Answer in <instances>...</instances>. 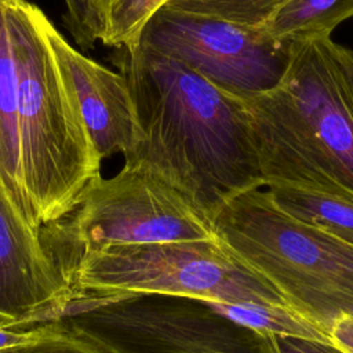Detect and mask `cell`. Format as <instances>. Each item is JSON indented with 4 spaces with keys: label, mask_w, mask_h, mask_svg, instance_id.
I'll use <instances>...</instances> for the list:
<instances>
[{
    "label": "cell",
    "mask_w": 353,
    "mask_h": 353,
    "mask_svg": "<svg viewBox=\"0 0 353 353\" xmlns=\"http://www.w3.org/2000/svg\"><path fill=\"white\" fill-rule=\"evenodd\" d=\"M268 193L288 215L353 245V199L281 185L268 186Z\"/></svg>",
    "instance_id": "12"
},
{
    "label": "cell",
    "mask_w": 353,
    "mask_h": 353,
    "mask_svg": "<svg viewBox=\"0 0 353 353\" xmlns=\"http://www.w3.org/2000/svg\"><path fill=\"white\" fill-rule=\"evenodd\" d=\"M102 353H281L276 335L243 325L207 301L161 295H74L48 312Z\"/></svg>",
    "instance_id": "5"
},
{
    "label": "cell",
    "mask_w": 353,
    "mask_h": 353,
    "mask_svg": "<svg viewBox=\"0 0 353 353\" xmlns=\"http://www.w3.org/2000/svg\"><path fill=\"white\" fill-rule=\"evenodd\" d=\"M135 43L185 63L243 101L273 90L294 50L292 41L274 39L262 28L168 6L152 15Z\"/></svg>",
    "instance_id": "8"
},
{
    "label": "cell",
    "mask_w": 353,
    "mask_h": 353,
    "mask_svg": "<svg viewBox=\"0 0 353 353\" xmlns=\"http://www.w3.org/2000/svg\"><path fill=\"white\" fill-rule=\"evenodd\" d=\"M211 225L229 252L328 338L338 320L353 314V245L288 215L268 190L237 194Z\"/></svg>",
    "instance_id": "4"
},
{
    "label": "cell",
    "mask_w": 353,
    "mask_h": 353,
    "mask_svg": "<svg viewBox=\"0 0 353 353\" xmlns=\"http://www.w3.org/2000/svg\"><path fill=\"white\" fill-rule=\"evenodd\" d=\"M331 37L294 41L281 81L245 99L265 186L353 199V97Z\"/></svg>",
    "instance_id": "2"
},
{
    "label": "cell",
    "mask_w": 353,
    "mask_h": 353,
    "mask_svg": "<svg viewBox=\"0 0 353 353\" xmlns=\"http://www.w3.org/2000/svg\"><path fill=\"white\" fill-rule=\"evenodd\" d=\"M47 15L28 0H10L18 77L21 171L32 215L43 225L66 214L101 175V156L76 97L59 72L46 33Z\"/></svg>",
    "instance_id": "3"
},
{
    "label": "cell",
    "mask_w": 353,
    "mask_h": 353,
    "mask_svg": "<svg viewBox=\"0 0 353 353\" xmlns=\"http://www.w3.org/2000/svg\"><path fill=\"white\" fill-rule=\"evenodd\" d=\"M331 343L342 353H353V314L335 323L330 332Z\"/></svg>",
    "instance_id": "21"
},
{
    "label": "cell",
    "mask_w": 353,
    "mask_h": 353,
    "mask_svg": "<svg viewBox=\"0 0 353 353\" xmlns=\"http://www.w3.org/2000/svg\"><path fill=\"white\" fill-rule=\"evenodd\" d=\"M353 17V0H288L262 28L269 36L287 41L328 37Z\"/></svg>",
    "instance_id": "13"
},
{
    "label": "cell",
    "mask_w": 353,
    "mask_h": 353,
    "mask_svg": "<svg viewBox=\"0 0 353 353\" xmlns=\"http://www.w3.org/2000/svg\"><path fill=\"white\" fill-rule=\"evenodd\" d=\"M63 3L66 7L63 22L70 36L83 51L91 50L97 39L92 29L87 0H63Z\"/></svg>",
    "instance_id": "18"
},
{
    "label": "cell",
    "mask_w": 353,
    "mask_h": 353,
    "mask_svg": "<svg viewBox=\"0 0 353 353\" xmlns=\"http://www.w3.org/2000/svg\"><path fill=\"white\" fill-rule=\"evenodd\" d=\"M46 33L101 159L128 156L139 143L141 131L125 79L77 51L48 18Z\"/></svg>",
    "instance_id": "9"
},
{
    "label": "cell",
    "mask_w": 353,
    "mask_h": 353,
    "mask_svg": "<svg viewBox=\"0 0 353 353\" xmlns=\"http://www.w3.org/2000/svg\"><path fill=\"white\" fill-rule=\"evenodd\" d=\"M335 57L347 84V88L353 97V51L335 43Z\"/></svg>",
    "instance_id": "22"
},
{
    "label": "cell",
    "mask_w": 353,
    "mask_h": 353,
    "mask_svg": "<svg viewBox=\"0 0 353 353\" xmlns=\"http://www.w3.org/2000/svg\"><path fill=\"white\" fill-rule=\"evenodd\" d=\"M62 281L68 290L65 301L85 294H161L288 309L279 291L216 237L85 251L62 274Z\"/></svg>",
    "instance_id": "6"
},
{
    "label": "cell",
    "mask_w": 353,
    "mask_h": 353,
    "mask_svg": "<svg viewBox=\"0 0 353 353\" xmlns=\"http://www.w3.org/2000/svg\"><path fill=\"white\" fill-rule=\"evenodd\" d=\"M215 309L222 312L229 319L259 330L268 331L274 335H288V336H298L312 341H319L324 343H331V339L316 328L313 324L298 316L295 312L287 307L279 306H263V305H254V303H219V302H210Z\"/></svg>",
    "instance_id": "15"
},
{
    "label": "cell",
    "mask_w": 353,
    "mask_h": 353,
    "mask_svg": "<svg viewBox=\"0 0 353 353\" xmlns=\"http://www.w3.org/2000/svg\"><path fill=\"white\" fill-rule=\"evenodd\" d=\"M0 189L37 233L23 188L18 120V77L11 44L10 0H0Z\"/></svg>",
    "instance_id": "11"
},
{
    "label": "cell",
    "mask_w": 353,
    "mask_h": 353,
    "mask_svg": "<svg viewBox=\"0 0 353 353\" xmlns=\"http://www.w3.org/2000/svg\"><path fill=\"white\" fill-rule=\"evenodd\" d=\"M211 237V222L182 193L127 165L110 178H92L66 214L40 228V240L61 280L85 251Z\"/></svg>",
    "instance_id": "7"
},
{
    "label": "cell",
    "mask_w": 353,
    "mask_h": 353,
    "mask_svg": "<svg viewBox=\"0 0 353 353\" xmlns=\"http://www.w3.org/2000/svg\"><path fill=\"white\" fill-rule=\"evenodd\" d=\"M288 0H168L164 6L215 15L251 28H263Z\"/></svg>",
    "instance_id": "16"
},
{
    "label": "cell",
    "mask_w": 353,
    "mask_h": 353,
    "mask_svg": "<svg viewBox=\"0 0 353 353\" xmlns=\"http://www.w3.org/2000/svg\"><path fill=\"white\" fill-rule=\"evenodd\" d=\"M141 141L124 165L182 193L210 222L237 194L265 188L245 102L139 43L114 50Z\"/></svg>",
    "instance_id": "1"
},
{
    "label": "cell",
    "mask_w": 353,
    "mask_h": 353,
    "mask_svg": "<svg viewBox=\"0 0 353 353\" xmlns=\"http://www.w3.org/2000/svg\"><path fill=\"white\" fill-rule=\"evenodd\" d=\"M168 0H87L97 40L109 47L135 43L152 15Z\"/></svg>",
    "instance_id": "14"
},
{
    "label": "cell",
    "mask_w": 353,
    "mask_h": 353,
    "mask_svg": "<svg viewBox=\"0 0 353 353\" xmlns=\"http://www.w3.org/2000/svg\"><path fill=\"white\" fill-rule=\"evenodd\" d=\"M50 328L48 321L36 323L30 327L22 324L17 314L0 310V349L34 341L43 336Z\"/></svg>",
    "instance_id": "19"
},
{
    "label": "cell",
    "mask_w": 353,
    "mask_h": 353,
    "mask_svg": "<svg viewBox=\"0 0 353 353\" xmlns=\"http://www.w3.org/2000/svg\"><path fill=\"white\" fill-rule=\"evenodd\" d=\"M50 323L48 331L25 343H18L0 349V353H102L87 341L76 336L55 320Z\"/></svg>",
    "instance_id": "17"
},
{
    "label": "cell",
    "mask_w": 353,
    "mask_h": 353,
    "mask_svg": "<svg viewBox=\"0 0 353 353\" xmlns=\"http://www.w3.org/2000/svg\"><path fill=\"white\" fill-rule=\"evenodd\" d=\"M276 339L281 353H342L332 343L288 335H276Z\"/></svg>",
    "instance_id": "20"
},
{
    "label": "cell",
    "mask_w": 353,
    "mask_h": 353,
    "mask_svg": "<svg viewBox=\"0 0 353 353\" xmlns=\"http://www.w3.org/2000/svg\"><path fill=\"white\" fill-rule=\"evenodd\" d=\"M68 294L34 232L0 189V310L39 323Z\"/></svg>",
    "instance_id": "10"
}]
</instances>
